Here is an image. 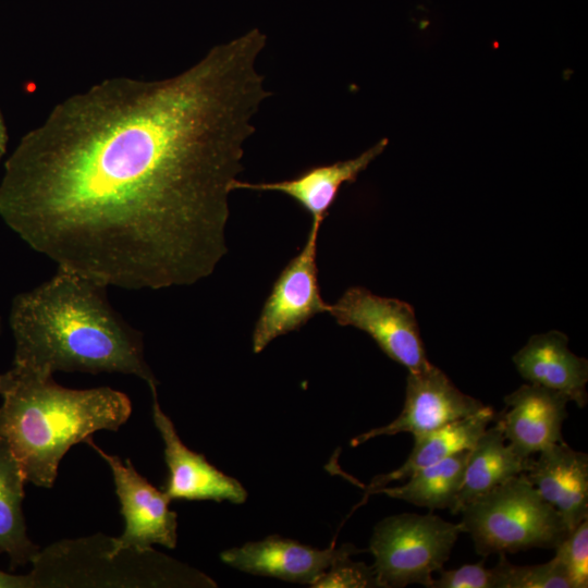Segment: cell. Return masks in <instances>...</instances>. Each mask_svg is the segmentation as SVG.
Instances as JSON below:
<instances>
[{
  "label": "cell",
  "mask_w": 588,
  "mask_h": 588,
  "mask_svg": "<svg viewBox=\"0 0 588 588\" xmlns=\"http://www.w3.org/2000/svg\"><path fill=\"white\" fill-rule=\"evenodd\" d=\"M25 482L16 458L0 439V552L8 553L13 569L32 563L40 551L26 534L22 511Z\"/></svg>",
  "instance_id": "obj_18"
},
{
  "label": "cell",
  "mask_w": 588,
  "mask_h": 588,
  "mask_svg": "<svg viewBox=\"0 0 588 588\" xmlns=\"http://www.w3.org/2000/svg\"><path fill=\"white\" fill-rule=\"evenodd\" d=\"M152 396V419L164 443L168 478L163 487L172 500H212L245 502L247 492L233 477L211 465L203 454L189 450L180 439L172 420L161 409L157 385L149 387Z\"/></svg>",
  "instance_id": "obj_10"
},
{
  "label": "cell",
  "mask_w": 588,
  "mask_h": 588,
  "mask_svg": "<svg viewBox=\"0 0 588 588\" xmlns=\"http://www.w3.org/2000/svg\"><path fill=\"white\" fill-rule=\"evenodd\" d=\"M460 513L462 531L471 537L481 556L554 549L568 532L526 473L471 500Z\"/></svg>",
  "instance_id": "obj_4"
},
{
  "label": "cell",
  "mask_w": 588,
  "mask_h": 588,
  "mask_svg": "<svg viewBox=\"0 0 588 588\" xmlns=\"http://www.w3.org/2000/svg\"><path fill=\"white\" fill-rule=\"evenodd\" d=\"M387 146L388 139L382 138L356 158L313 167L290 180L249 183L236 179L231 183V192L250 189L283 193L293 198L310 215L313 225L320 228L334 204L341 186L344 183L355 182L358 174L366 170Z\"/></svg>",
  "instance_id": "obj_14"
},
{
  "label": "cell",
  "mask_w": 588,
  "mask_h": 588,
  "mask_svg": "<svg viewBox=\"0 0 588 588\" xmlns=\"http://www.w3.org/2000/svg\"><path fill=\"white\" fill-rule=\"evenodd\" d=\"M498 588H572L558 563L551 561L537 565H514L500 554L493 567Z\"/></svg>",
  "instance_id": "obj_20"
},
{
  "label": "cell",
  "mask_w": 588,
  "mask_h": 588,
  "mask_svg": "<svg viewBox=\"0 0 588 588\" xmlns=\"http://www.w3.org/2000/svg\"><path fill=\"white\" fill-rule=\"evenodd\" d=\"M1 157H2V156L0 155V159H1Z\"/></svg>",
  "instance_id": "obj_27"
},
{
  "label": "cell",
  "mask_w": 588,
  "mask_h": 588,
  "mask_svg": "<svg viewBox=\"0 0 588 588\" xmlns=\"http://www.w3.org/2000/svg\"><path fill=\"white\" fill-rule=\"evenodd\" d=\"M495 420L489 406L478 413L414 437V446L404 464L388 474L375 477L367 493L396 480H405L420 468L441 462L458 452L470 450L477 439Z\"/></svg>",
  "instance_id": "obj_17"
},
{
  "label": "cell",
  "mask_w": 588,
  "mask_h": 588,
  "mask_svg": "<svg viewBox=\"0 0 588 588\" xmlns=\"http://www.w3.org/2000/svg\"><path fill=\"white\" fill-rule=\"evenodd\" d=\"M13 380V370H9L5 373L0 375V394H2L11 384Z\"/></svg>",
  "instance_id": "obj_26"
},
{
  "label": "cell",
  "mask_w": 588,
  "mask_h": 588,
  "mask_svg": "<svg viewBox=\"0 0 588 588\" xmlns=\"http://www.w3.org/2000/svg\"><path fill=\"white\" fill-rule=\"evenodd\" d=\"M351 555L336 559L311 585L316 588L379 587L372 566L355 562Z\"/></svg>",
  "instance_id": "obj_22"
},
{
  "label": "cell",
  "mask_w": 588,
  "mask_h": 588,
  "mask_svg": "<svg viewBox=\"0 0 588 588\" xmlns=\"http://www.w3.org/2000/svg\"><path fill=\"white\" fill-rule=\"evenodd\" d=\"M12 370L13 380L1 394L0 439L25 480L35 486L51 488L71 446L98 430H119L131 416V401L121 391L69 389L56 383L52 375L14 366Z\"/></svg>",
  "instance_id": "obj_3"
},
{
  "label": "cell",
  "mask_w": 588,
  "mask_h": 588,
  "mask_svg": "<svg viewBox=\"0 0 588 588\" xmlns=\"http://www.w3.org/2000/svg\"><path fill=\"white\" fill-rule=\"evenodd\" d=\"M462 531L458 524L432 513H402L379 522L369 551L379 587L400 588L419 584L430 588L433 574L449 560Z\"/></svg>",
  "instance_id": "obj_5"
},
{
  "label": "cell",
  "mask_w": 588,
  "mask_h": 588,
  "mask_svg": "<svg viewBox=\"0 0 588 588\" xmlns=\"http://www.w3.org/2000/svg\"><path fill=\"white\" fill-rule=\"evenodd\" d=\"M532 457H524L505 440L499 421L487 429L468 451L463 486L453 514L471 500L528 470Z\"/></svg>",
  "instance_id": "obj_16"
},
{
  "label": "cell",
  "mask_w": 588,
  "mask_h": 588,
  "mask_svg": "<svg viewBox=\"0 0 588 588\" xmlns=\"http://www.w3.org/2000/svg\"><path fill=\"white\" fill-rule=\"evenodd\" d=\"M85 443L93 448L111 468L115 493L124 530L121 536L110 538L112 553L122 550L147 551L152 544L173 549L177 541L176 513L169 509L171 500L163 490H158L137 473L130 460L123 462L119 456L106 453L91 438Z\"/></svg>",
  "instance_id": "obj_7"
},
{
  "label": "cell",
  "mask_w": 588,
  "mask_h": 588,
  "mask_svg": "<svg viewBox=\"0 0 588 588\" xmlns=\"http://www.w3.org/2000/svg\"><path fill=\"white\" fill-rule=\"evenodd\" d=\"M526 476L540 497L562 517L568 531L588 518V455L565 442L532 458Z\"/></svg>",
  "instance_id": "obj_13"
},
{
  "label": "cell",
  "mask_w": 588,
  "mask_h": 588,
  "mask_svg": "<svg viewBox=\"0 0 588 588\" xmlns=\"http://www.w3.org/2000/svg\"><path fill=\"white\" fill-rule=\"evenodd\" d=\"M8 145V132L3 118L0 113V155L2 156L7 150Z\"/></svg>",
  "instance_id": "obj_25"
},
{
  "label": "cell",
  "mask_w": 588,
  "mask_h": 588,
  "mask_svg": "<svg viewBox=\"0 0 588 588\" xmlns=\"http://www.w3.org/2000/svg\"><path fill=\"white\" fill-rule=\"evenodd\" d=\"M0 588H33V577L27 575H14L0 571Z\"/></svg>",
  "instance_id": "obj_24"
},
{
  "label": "cell",
  "mask_w": 588,
  "mask_h": 588,
  "mask_svg": "<svg viewBox=\"0 0 588 588\" xmlns=\"http://www.w3.org/2000/svg\"><path fill=\"white\" fill-rule=\"evenodd\" d=\"M358 552L360 550L352 544L339 548L332 544L320 550L273 535L225 550L220 558L229 566L245 573L311 586L336 559Z\"/></svg>",
  "instance_id": "obj_11"
},
{
  "label": "cell",
  "mask_w": 588,
  "mask_h": 588,
  "mask_svg": "<svg viewBox=\"0 0 588 588\" xmlns=\"http://www.w3.org/2000/svg\"><path fill=\"white\" fill-rule=\"evenodd\" d=\"M319 230L311 224L304 247L275 280L254 329V353L264 351L275 338L298 330L315 315L329 311L318 283Z\"/></svg>",
  "instance_id": "obj_8"
},
{
  "label": "cell",
  "mask_w": 588,
  "mask_h": 588,
  "mask_svg": "<svg viewBox=\"0 0 588 588\" xmlns=\"http://www.w3.org/2000/svg\"><path fill=\"white\" fill-rule=\"evenodd\" d=\"M254 28L169 78L105 79L59 102L4 163L0 218L34 250L105 286L210 275L231 183L270 93Z\"/></svg>",
  "instance_id": "obj_1"
},
{
  "label": "cell",
  "mask_w": 588,
  "mask_h": 588,
  "mask_svg": "<svg viewBox=\"0 0 588 588\" xmlns=\"http://www.w3.org/2000/svg\"><path fill=\"white\" fill-rule=\"evenodd\" d=\"M430 588H498L497 574L493 568H486L483 561L464 564L455 569L439 572Z\"/></svg>",
  "instance_id": "obj_23"
},
{
  "label": "cell",
  "mask_w": 588,
  "mask_h": 588,
  "mask_svg": "<svg viewBox=\"0 0 588 588\" xmlns=\"http://www.w3.org/2000/svg\"><path fill=\"white\" fill-rule=\"evenodd\" d=\"M556 330L532 335L514 356L519 375L534 384L565 394L580 408L587 404L588 362L572 353Z\"/></svg>",
  "instance_id": "obj_15"
},
{
  "label": "cell",
  "mask_w": 588,
  "mask_h": 588,
  "mask_svg": "<svg viewBox=\"0 0 588 588\" xmlns=\"http://www.w3.org/2000/svg\"><path fill=\"white\" fill-rule=\"evenodd\" d=\"M553 560L572 588L588 587V518L571 529L554 548Z\"/></svg>",
  "instance_id": "obj_21"
},
{
  "label": "cell",
  "mask_w": 588,
  "mask_h": 588,
  "mask_svg": "<svg viewBox=\"0 0 588 588\" xmlns=\"http://www.w3.org/2000/svg\"><path fill=\"white\" fill-rule=\"evenodd\" d=\"M468 451L458 452L418 469L402 486L392 488L384 486L371 493H383L431 511L449 509L452 513L463 486Z\"/></svg>",
  "instance_id": "obj_19"
},
{
  "label": "cell",
  "mask_w": 588,
  "mask_h": 588,
  "mask_svg": "<svg viewBox=\"0 0 588 588\" xmlns=\"http://www.w3.org/2000/svg\"><path fill=\"white\" fill-rule=\"evenodd\" d=\"M106 289L58 268L46 282L16 295L9 316L13 366L42 375L118 372L157 385L143 334L114 310Z\"/></svg>",
  "instance_id": "obj_2"
},
{
  "label": "cell",
  "mask_w": 588,
  "mask_h": 588,
  "mask_svg": "<svg viewBox=\"0 0 588 588\" xmlns=\"http://www.w3.org/2000/svg\"><path fill=\"white\" fill-rule=\"evenodd\" d=\"M483 407L480 401L460 391L443 371L431 364L421 371L408 372L405 403L400 415L385 426L356 436L351 445L402 432L416 437L471 416Z\"/></svg>",
  "instance_id": "obj_9"
},
{
  "label": "cell",
  "mask_w": 588,
  "mask_h": 588,
  "mask_svg": "<svg viewBox=\"0 0 588 588\" xmlns=\"http://www.w3.org/2000/svg\"><path fill=\"white\" fill-rule=\"evenodd\" d=\"M328 313L340 326L365 331L387 356L408 372L421 371L431 365L409 304L354 286L330 305Z\"/></svg>",
  "instance_id": "obj_6"
},
{
  "label": "cell",
  "mask_w": 588,
  "mask_h": 588,
  "mask_svg": "<svg viewBox=\"0 0 588 588\" xmlns=\"http://www.w3.org/2000/svg\"><path fill=\"white\" fill-rule=\"evenodd\" d=\"M569 399L555 390L524 384L504 397L507 411L498 421L505 440L524 457L564 442L562 426Z\"/></svg>",
  "instance_id": "obj_12"
}]
</instances>
